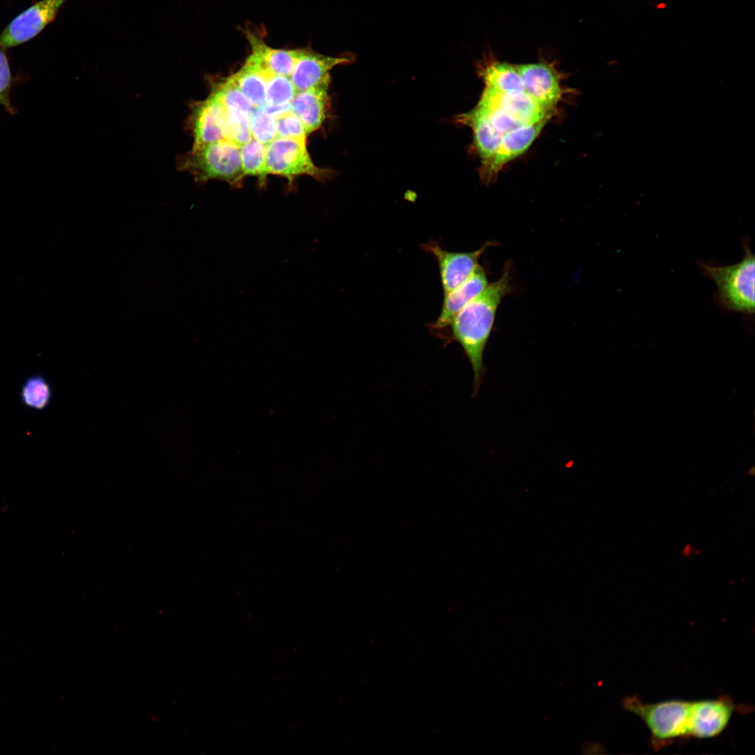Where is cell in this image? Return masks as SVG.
Here are the masks:
<instances>
[{
  "label": "cell",
  "mask_w": 755,
  "mask_h": 755,
  "mask_svg": "<svg viewBox=\"0 0 755 755\" xmlns=\"http://www.w3.org/2000/svg\"><path fill=\"white\" fill-rule=\"evenodd\" d=\"M511 263L504 266L501 276L487 287L454 317L450 323L451 340L462 347L473 372L474 395L484 373L483 354L490 337L498 308L512 291Z\"/></svg>",
  "instance_id": "6da1fadb"
},
{
  "label": "cell",
  "mask_w": 755,
  "mask_h": 755,
  "mask_svg": "<svg viewBox=\"0 0 755 755\" xmlns=\"http://www.w3.org/2000/svg\"><path fill=\"white\" fill-rule=\"evenodd\" d=\"M742 259L733 265L717 266L700 262V269L717 289V300L727 310L746 315L754 312V256L745 245Z\"/></svg>",
  "instance_id": "7a4b0ae2"
},
{
  "label": "cell",
  "mask_w": 755,
  "mask_h": 755,
  "mask_svg": "<svg viewBox=\"0 0 755 755\" xmlns=\"http://www.w3.org/2000/svg\"><path fill=\"white\" fill-rule=\"evenodd\" d=\"M691 702L670 700L646 703L631 696L622 702L624 707L639 717L648 727L654 747H661L680 738L688 737Z\"/></svg>",
  "instance_id": "3957f363"
},
{
  "label": "cell",
  "mask_w": 755,
  "mask_h": 755,
  "mask_svg": "<svg viewBox=\"0 0 755 755\" xmlns=\"http://www.w3.org/2000/svg\"><path fill=\"white\" fill-rule=\"evenodd\" d=\"M178 164L200 182L217 179L240 187L244 177L240 148L225 139L192 149Z\"/></svg>",
  "instance_id": "277c9868"
},
{
  "label": "cell",
  "mask_w": 755,
  "mask_h": 755,
  "mask_svg": "<svg viewBox=\"0 0 755 755\" xmlns=\"http://www.w3.org/2000/svg\"><path fill=\"white\" fill-rule=\"evenodd\" d=\"M306 141L277 137L266 145L267 174L287 178L290 182L296 177L307 175L323 180L329 172L315 165L307 148Z\"/></svg>",
  "instance_id": "5b68a950"
},
{
  "label": "cell",
  "mask_w": 755,
  "mask_h": 755,
  "mask_svg": "<svg viewBox=\"0 0 755 755\" xmlns=\"http://www.w3.org/2000/svg\"><path fill=\"white\" fill-rule=\"evenodd\" d=\"M66 0H41L15 17L0 34V44L6 48L24 43L52 22Z\"/></svg>",
  "instance_id": "8992f818"
},
{
  "label": "cell",
  "mask_w": 755,
  "mask_h": 755,
  "mask_svg": "<svg viewBox=\"0 0 755 755\" xmlns=\"http://www.w3.org/2000/svg\"><path fill=\"white\" fill-rule=\"evenodd\" d=\"M516 66L521 76L524 91L542 108L554 112L565 91L561 85L560 73L554 62L542 60Z\"/></svg>",
  "instance_id": "52a82bcc"
},
{
  "label": "cell",
  "mask_w": 755,
  "mask_h": 755,
  "mask_svg": "<svg viewBox=\"0 0 755 755\" xmlns=\"http://www.w3.org/2000/svg\"><path fill=\"white\" fill-rule=\"evenodd\" d=\"M549 120L523 125L503 134L498 149L490 160L480 166L481 180L485 183L493 182L506 164L528 150Z\"/></svg>",
  "instance_id": "ba28073f"
},
{
  "label": "cell",
  "mask_w": 755,
  "mask_h": 755,
  "mask_svg": "<svg viewBox=\"0 0 755 755\" xmlns=\"http://www.w3.org/2000/svg\"><path fill=\"white\" fill-rule=\"evenodd\" d=\"M491 245L492 242H487L475 251L464 252L445 250L436 242L424 244L422 247L431 254L438 264L445 294L469 277L479 264L480 257Z\"/></svg>",
  "instance_id": "9c48e42d"
},
{
  "label": "cell",
  "mask_w": 755,
  "mask_h": 755,
  "mask_svg": "<svg viewBox=\"0 0 755 755\" xmlns=\"http://www.w3.org/2000/svg\"><path fill=\"white\" fill-rule=\"evenodd\" d=\"M734 711L728 698L691 702L688 737L710 738L720 734L727 726Z\"/></svg>",
  "instance_id": "30bf717a"
},
{
  "label": "cell",
  "mask_w": 755,
  "mask_h": 755,
  "mask_svg": "<svg viewBox=\"0 0 755 755\" xmlns=\"http://www.w3.org/2000/svg\"><path fill=\"white\" fill-rule=\"evenodd\" d=\"M352 55L330 57L308 49H301L290 79L296 92L329 85L330 72L338 65L352 62Z\"/></svg>",
  "instance_id": "8fae6325"
},
{
  "label": "cell",
  "mask_w": 755,
  "mask_h": 755,
  "mask_svg": "<svg viewBox=\"0 0 755 755\" xmlns=\"http://www.w3.org/2000/svg\"><path fill=\"white\" fill-rule=\"evenodd\" d=\"M478 103L500 109L521 126L550 119L554 114L539 106L525 91L501 93L485 87Z\"/></svg>",
  "instance_id": "7c38bea8"
},
{
  "label": "cell",
  "mask_w": 755,
  "mask_h": 755,
  "mask_svg": "<svg viewBox=\"0 0 755 755\" xmlns=\"http://www.w3.org/2000/svg\"><path fill=\"white\" fill-rule=\"evenodd\" d=\"M189 124L194 137L192 149L224 140L222 128L223 106L211 92L191 107Z\"/></svg>",
  "instance_id": "4fadbf2b"
},
{
  "label": "cell",
  "mask_w": 755,
  "mask_h": 755,
  "mask_svg": "<svg viewBox=\"0 0 755 755\" xmlns=\"http://www.w3.org/2000/svg\"><path fill=\"white\" fill-rule=\"evenodd\" d=\"M483 267L478 264L469 277L459 286L445 294L440 313L430 328L440 331L450 326L452 319L470 301L488 285Z\"/></svg>",
  "instance_id": "5bb4252c"
},
{
  "label": "cell",
  "mask_w": 755,
  "mask_h": 755,
  "mask_svg": "<svg viewBox=\"0 0 755 755\" xmlns=\"http://www.w3.org/2000/svg\"><path fill=\"white\" fill-rule=\"evenodd\" d=\"M251 55L246 62L262 72L290 78L300 55V50L275 49L252 34L247 33Z\"/></svg>",
  "instance_id": "9a60e30c"
},
{
  "label": "cell",
  "mask_w": 755,
  "mask_h": 755,
  "mask_svg": "<svg viewBox=\"0 0 755 755\" xmlns=\"http://www.w3.org/2000/svg\"><path fill=\"white\" fill-rule=\"evenodd\" d=\"M329 86L297 92L290 102L291 112L300 120L308 134L317 129L326 119Z\"/></svg>",
  "instance_id": "2e32d148"
},
{
  "label": "cell",
  "mask_w": 755,
  "mask_h": 755,
  "mask_svg": "<svg viewBox=\"0 0 755 755\" xmlns=\"http://www.w3.org/2000/svg\"><path fill=\"white\" fill-rule=\"evenodd\" d=\"M456 122L471 128L475 148L481 159V166L487 163L498 149L503 135L493 126L487 115L477 106L469 112L459 115Z\"/></svg>",
  "instance_id": "e0dca14e"
},
{
  "label": "cell",
  "mask_w": 755,
  "mask_h": 755,
  "mask_svg": "<svg viewBox=\"0 0 755 755\" xmlns=\"http://www.w3.org/2000/svg\"><path fill=\"white\" fill-rule=\"evenodd\" d=\"M477 70L486 87L501 93L524 91L517 66L498 61L491 54L484 57Z\"/></svg>",
  "instance_id": "ac0fdd59"
},
{
  "label": "cell",
  "mask_w": 755,
  "mask_h": 755,
  "mask_svg": "<svg viewBox=\"0 0 755 755\" xmlns=\"http://www.w3.org/2000/svg\"><path fill=\"white\" fill-rule=\"evenodd\" d=\"M230 78L254 108L266 104L267 80L256 67L245 62Z\"/></svg>",
  "instance_id": "d6986e66"
},
{
  "label": "cell",
  "mask_w": 755,
  "mask_h": 755,
  "mask_svg": "<svg viewBox=\"0 0 755 755\" xmlns=\"http://www.w3.org/2000/svg\"><path fill=\"white\" fill-rule=\"evenodd\" d=\"M249 119L247 114L237 109L223 106L222 128L224 139L238 148L248 143L252 138Z\"/></svg>",
  "instance_id": "ffe728a7"
},
{
  "label": "cell",
  "mask_w": 755,
  "mask_h": 755,
  "mask_svg": "<svg viewBox=\"0 0 755 755\" xmlns=\"http://www.w3.org/2000/svg\"><path fill=\"white\" fill-rule=\"evenodd\" d=\"M52 397V387L41 375H31L22 384L20 398L22 403L29 408L43 410L50 404Z\"/></svg>",
  "instance_id": "44dd1931"
},
{
  "label": "cell",
  "mask_w": 755,
  "mask_h": 755,
  "mask_svg": "<svg viewBox=\"0 0 755 755\" xmlns=\"http://www.w3.org/2000/svg\"><path fill=\"white\" fill-rule=\"evenodd\" d=\"M240 150L244 176H257L261 185H264L268 175L266 170V145L252 138L240 148Z\"/></svg>",
  "instance_id": "7402d4cb"
},
{
  "label": "cell",
  "mask_w": 755,
  "mask_h": 755,
  "mask_svg": "<svg viewBox=\"0 0 755 755\" xmlns=\"http://www.w3.org/2000/svg\"><path fill=\"white\" fill-rule=\"evenodd\" d=\"M211 92L216 96L224 107L237 109L249 117L254 108L230 77L224 80L213 83Z\"/></svg>",
  "instance_id": "603a6c76"
},
{
  "label": "cell",
  "mask_w": 755,
  "mask_h": 755,
  "mask_svg": "<svg viewBox=\"0 0 755 755\" xmlns=\"http://www.w3.org/2000/svg\"><path fill=\"white\" fill-rule=\"evenodd\" d=\"M252 138L266 145L278 137L275 118L261 108H254L250 116Z\"/></svg>",
  "instance_id": "cb8c5ba5"
},
{
  "label": "cell",
  "mask_w": 755,
  "mask_h": 755,
  "mask_svg": "<svg viewBox=\"0 0 755 755\" xmlns=\"http://www.w3.org/2000/svg\"><path fill=\"white\" fill-rule=\"evenodd\" d=\"M296 92L290 78L273 75L266 81V104L282 105L290 103Z\"/></svg>",
  "instance_id": "d4e9b609"
},
{
  "label": "cell",
  "mask_w": 755,
  "mask_h": 755,
  "mask_svg": "<svg viewBox=\"0 0 755 755\" xmlns=\"http://www.w3.org/2000/svg\"><path fill=\"white\" fill-rule=\"evenodd\" d=\"M5 50L0 44V105L3 106L8 113L14 115L17 110L10 102L13 78Z\"/></svg>",
  "instance_id": "484cf974"
},
{
  "label": "cell",
  "mask_w": 755,
  "mask_h": 755,
  "mask_svg": "<svg viewBox=\"0 0 755 755\" xmlns=\"http://www.w3.org/2000/svg\"><path fill=\"white\" fill-rule=\"evenodd\" d=\"M278 137L306 141L308 135L300 120L291 111L275 118Z\"/></svg>",
  "instance_id": "4316f807"
},
{
  "label": "cell",
  "mask_w": 755,
  "mask_h": 755,
  "mask_svg": "<svg viewBox=\"0 0 755 755\" xmlns=\"http://www.w3.org/2000/svg\"><path fill=\"white\" fill-rule=\"evenodd\" d=\"M260 108H261L265 112L274 117L275 118L291 111L290 103L282 105L264 104Z\"/></svg>",
  "instance_id": "83f0119b"
}]
</instances>
